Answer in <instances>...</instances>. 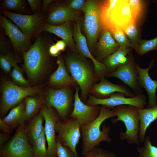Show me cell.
<instances>
[{"mask_svg": "<svg viewBox=\"0 0 157 157\" xmlns=\"http://www.w3.org/2000/svg\"><path fill=\"white\" fill-rule=\"evenodd\" d=\"M99 9L103 26L109 31L119 30L124 32L137 20L128 0L104 1L99 3Z\"/></svg>", "mask_w": 157, "mask_h": 157, "instance_id": "6da1fadb", "label": "cell"}, {"mask_svg": "<svg viewBox=\"0 0 157 157\" xmlns=\"http://www.w3.org/2000/svg\"><path fill=\"white\" fill-rule=\"evenodd\" d=\"M116 116L113 109L101 105L100 113L97 118L90 123L84 126L80 125L82 144L81 154H87L95 147L99 146L102 141L110 142L112 139L108 136L110 128L104 125L102 129L101 126L106 119Z\"/></svg>", "mask_w": 157, "mask_h": 157, "instance_id": "7a4b0ae2", "label": "cell"}, {"mask_svg": "<svg viewBox=\"0 0 157 157\" xmlns=\"http://www.w3.org/2000/svg\"><path fill=\"white\" fill-rule=\"evenodd\" d=\"M48 52L44 41L38 37L29 49L24 52V67L32 81L38 79L45 70L48 62Z\"/></svg>", "mask_w": 157, "mask_h": 157, "instance_id": "3957f363", "label": "cell"}, {"mask_svg": "<svg viewBox=\"0 0 157 157\" xmlns=\"http://www.w3.org/2000/svg\"><path fill=\"white\" fill-rule=\"evenodd\" d=\"M42 89L41 86L24 87L8 80L3 81L1 87L0 117L3 118L10 109L20 104L27 97L40 93Z\"/></svg>", "mask_w": 157, "mask_h": 157, "instance_id": "277c9868", "label": "cell"}, {"mask_svg": "<svg viewBox=\"0 0 157 157\" xmlns=\"http://www.w3.org/2000/svg\"><path fill=\"white\" fill-rule=\"evenodd\" d=\"M113 110L117 118L112 119V122L115 124L119 121H122L126 129L124 132L120 133V139L126 140L129 144H135L139 145L140 142L138 138L140 123L138 108L132 106L122 105L116 107Z\"/></svg>", "mask_w": 157, "mask_h": 157, "instance_id": "5b68a950", "label": "cell"}, {"mask_svg": "<svg viewBox=\"0 0 157 157\" xmlns=\"http://www.w3.org/2000/svg\"><path fill=\"white\" fill-rule=\"evenodd\" d=\"M65 63L68 71L81 88L83 98L85 99L93 80L90 68L81 58L75 55L67 56Z\"/></svg>", "mask_w": 157, "mask_h": 157, "instance_id": "8992f818", "label": "cell"}, {"mask_svg": "<svg viewBox=\"0 0 157 157\" xmlns=\"http://www.w3.org/2000/svg\"><path fill=\"white\" fill-rule=\"evenodd\" d=\"M82 11L84 14L83 26L89 46L92 50L96 45L103 25L99 3L95 0L86 1Z\"/></svg>", "mask_w": 157, "mask_h": 157, "instance_id": "52a82bcc", "label": "cell"}, {"mask_svg": "<svg viewBox=\"0 0 157 157\" xmlns=\"http://www.w3.org/2000/svg\"><path fill=\"white\" fill-rule=\"evenodd\" d=\"M26 127L24 124L17 127L13 136L0 149V157H34Z\"/></svg>", "mask_w": 157, "mask_h": 157, "instance_id": "ba28073f", "label": "cell"}, {"mask_svg": "<svg viewBox=\"0 0 157 157\" xmlns=\"http://www.w3.org/2000/svg\"><path fill=\"white\" fill-rule=\"evenodd\" d=\"M55 128L58 133L56 140L63 145L69 147L75 154L78 155L76 147L81 135L80 125L78 121L73 118L60 120L56 124Z\"/></svg>", "mask_w": 157, "mask_h": 157, "instance_id": "9c48e42d", "label": "cell"}, {"mask_svg": "<svg viewBox=\"0 0 157 157\" xmlns=\"http://www.w3.org/2000/svg\"><path fill=\"white\" fill-rule=\"evenodd\" d=\"M44 104L48 108H54L61 121L68 119L71 114L72 100L69 89H49L44 99Z\"/></svg>", "mask_w": 157, "mask_h": 157, "instance_id": "30bf717a", "label": "cell"}, {"mask_svg": "<svg viewBox=\"0 0 157 157\" xmlns=\"http://www.w3.org/2000/svg\"><path fill=\"white\" fill-rule=\"evenodd\" d=\"M1 13L19 28L28 39L40 31L44 24L42 15L39 13L25 15L3 10Z\"/></svg>", "mask_w": 157, "mask_h": 157, "instance_id": "8fae6325", "label": "cell"}, {"mask_svg": "<svg viewBox=\"0 0 157 157\" xmlns=\"http://www.w3.org/2000/svg\"><path fill=\"white\" fill-rule=\"evenodd\" d=\"M125 96L124 94L120 92L114 93L109 97L103 99L90 96L87 104L103 105L110 108L122 105H130L139 108H143L147 104V99L144 95L139 94L132 97Z\"/></svg>", "mask_w": 157, "mask_h": 157, "instance_id": "7c38bea8", "label": "cell"}, {"mask_svg": "<svg viewBox=\"0 0 157 157\" xmlns=\"http://www.w3.org/2000/svg\"><path fill=\"white\" fill-rule=\"evenodd\" d=\"M40 112L45 121L44 130L47 144V150L49 157H58L55 126L56 123L60 120V118L53 108H48L44 104Z\"/></svg>", "mask_w": 157, "mask_h": 157, "instance_id": "4fadbf2b", "label": "cell"}, {"mask_svg": "<svg viewBox=\"0 0 157 157\" xmlns=\"http://www.w3.org/2000/svg\"><path fill=\"white\" fill-rule=\"evenodd\" d=\"M78 89H76L74 108L69 117L76 119L80 125H87L94 121L99 116L100 108L97 106L85 104L80 99Z\"/></svg>", "mask_w": 157, "mask_h": 157, "instance_id": "5bb4252c", "label": "cell"}, {"mask_svg": "<svg viewBox=\"0 0 157 157\" xmlns=\"http://www.w3.org/2000/svg\"><path fill=\"white\" fill-rule=\"evenodd\" d=\"M73 35L76 50L82 56L88 58L92 61L96 72L101 78L108 72L105 65L95 59L91 54L88 47L87 40L82 33L78 23L75 24L73 29Z\"/></svg>", "mask_w": 157, "mask_h": 157, "instance_id": "9a60e30c", "label": "cell"}, {"mask_svg": "<svg viewBox=\"0 0 157 157\" xmlns=\"http://www.w3.org/2000/svg\"><path fill=\"white\" fill-rule=\"evenodd\" d=\"M0 26L4 29L5 35L11 42L15 49L17 51H26L30 45V40L15 24L0 14Z\"/></svg>", "mask_w": 157, "mask_h": 157, "instance_id": "2e32d148", "label": "cell"}, {"mask_svg": "<svg viewBox=\"0 0 157 157\" xmlns=\"http://www.w3.org/2000/svg\"><path fill=\"white\" fill-rule=\"evenodd\" d=\"M135 65L130 59L119 66L115 71L108 75L109 77L116 78L128 86L132 90H140L137 80V73Z\"/></svg>", "mask_w": 157, "mask_h": 157, "instance_id": "e0dca14e", "label": "cell"}, {"mask_svg": "<svg viewBox=\"0 0 157 157\" xmlns=\"http://www.w3.org/2000/svg\"><path fill=\"white\" fill-rule=\"evenodd\" d=\"M154 61L152 60L149 66L143 68L136 65L137 80L140 87L144 88L147 93L148 102L147 108L154 107L157 105L156 90L157 80H153L149 74V71L153 66Z\"/></svg>", "mask_w": 157, "mask_h": 157, "instance_id": "ac0fdd59", "label": "cell"}, {"mask_svg": "<svg viewBox=\"0 0 157 157\" xmlns=\"http://www.w3.org/2000/svg\"><path fill=\"white\" fill-rule=\"evenodd\" d=\"M120 46L113 37L109 30L103 26L97 44V55L100 59L106 58L116 51Z\"/></svg>", "mask_w": 157, "mask_h": 157, "instance_id": "d6986e66", "label": "cell"}, {"mask_svg": "<svg viewBox=\"0 0 157 157\" xmlns=\"http://www.w3.org/2000/svg\"><path fill=\"white\" fill-rule=\"evenodd\" d=\"M78 18V13L76 10L67 6L60 5L50 12L47 21L50 24L59 25L67 21H76Z\"/></svg>", "mask_w": 157, "mask_h": 157, "instance_id": "ffe728a7", "label": "cell"}, {"mask_svg": "<svg viewBox=\"0 0 157 157\" xmlns=\"http://www.w3.org/2000/svg\"><path fill=\"white\" fill-rule=\"evenodd\" d=\"M93 90L101 97V99L107 98L116 92L122 93L128 97L135 96L131 91L124 86L120 84L113 83L104 77L101 79L99 83L95 85Z\"/></svg>", "mask_w": 157, "mask_h": 157, "instance_id": "44dd1931", "label": "cell"}, {"mask_svg": "<svg viewBox=\"0 0 157 157\" xmlns=\"http://www.w3.org/2000/svg\"><path fill=\"white\" fill-rule=\"evenodd\" d=\"M42 31L54 34L62 38L70 48L73 49H75L76 45L73 37V29L70 22H66L59 25L44 24Z\"/></svg>", "mask_w": 157, "mask_h": 157, "instance_id": "7402d4cb", "label": "cell"}, {"mask_svg": "<svg viewBox=\"0 0 157 157\" xmlns=\"http://www.w3.org/2000/svg\"><path fill=\"white\" fill-rule=\"evenodd\" d=\"M138 113L140 123L138 138L140 142H143L147 129L157 119V105L150 108H138Z\"/></svg>", "mask_w": 157, "mask_h": 157, "instance_id": "603a6c76", "label": "cell"}, {"mask_svg": "<svg viewBox=\"0 0 157 157\" xmlns=\"http://www.w3.org/2000/svg\"><path fill=\"white\" fill-rule=\"evenodd\" d=\"M57 63L58 67L50 77L49 83L53 86L59 87L74 85L76 82L68 74L62 58L59 57Z\"/></svg>", "mask_w": 157, "mask_h": 157, "instance_id": "cb8c5ba5", "label": "cell"}, {"mask_svg": "<svg viewBox=\"0 0 157 157\" xmlns=\"http://www.w3.org/2000/svg\"><path fill=\"white\" fill-rule=\"evenodd\" d=\"M24 100L25 110L21 125L25 124L39 113L44 104V99L41 95L35 97L28 96Z\"/></svg>", "mask_w": 157, "mask_h": 157, "instance_id": "d4e9b609", "label": "cell"}, {"mask_svg": "<svg viewBox=\"0 0 157 157\" xmlns=\"http://www.w3.org/2000/svg\"><path fill=\"white\" fill-rule=\"evenodd\" d=\"M130 47L120 46L116 51L105 58L104 64L108 72H113L125 63L127 59L126 56L130 52Z\"/></svg>", "mask_w": 157, "mask_h": 157, "instance_id": "484cf974", "label": "cell"}, {"mask_svg": "<svg viewBox=\"0 0 157 157\" xmlns=\"http://www.w3.org/2000/svg\"><path fill=\"white\" fill-rule=\"evenodd\" d=\"M44 118L40 112L26 125V132L28 141L32 145L39 138L44 129Z\"/></svg>", "mask_w": 157, "mask_h": 157, "instance_id": "4316f807", "label": "cell"}, {"mask_svg": "<svg viewBox=\"0 0 157 157\" xmlns=\"http://www.w3.org/2000/svg\"><path fill=\"white\" fill-rule=\"evenodd\" d=\"M24 100L11 109L8 114L1 118L3 122L13 129L21 125L25 110Z\"/></svg>", "mask_w": 157, "mask_h": 157, "instance_id": "83f0119b", "label": "cell"}, {"mask_svg": "<svg viewBox=\"0 0 157 157\" xmlns=\"http://www.w3.org/2000/svg\"><path fill=\"white\" fill-rule=\"evenodd\" d=\"M46 142L44 129L40 136L31 145L34 157H49L46 146Z\"/></svg>", "mask_w": 157, "mask_h": 157, "instance_id": "f1b7e54d", "label": "cell"}, {"mask_svg": "<svg viewBox=\"0 0 157 157\" xmlns=\"http://www.w3.org/2000/svg\"><path fill=\"white\" fill-rule=\"evenodd\" d=\"M143 144L137 148L138 157H157V147L152 144L150 138L145 137Z\"/></svg>", "mask_w": 157, "mask_h": 157, "instance_id": "f546056e", "label": "cell"}, {"mask_svg": "<svg viewBox=\"0 0 157 157\" xmlns=\"http://www.w3.org/2000/svg\"><path fill=\"white\" fill-rule=\"evenodd\" d=\"M19 62L18 58L10 53L1 54L0 55V67L6 73L10 72L12 68L14 67L17 65Z\"/></svg>", "mask_w": 157, "mask_h": 157, "instance_id": "4dcf8cb0", "label": "cell"}, {"mask_svg": "<svg viewBox=\"0 0 157 157\" xmlns=\"http://www.w3.org/2000/svg\"><path fill=\"white\" fill-rule=\"evenodd\" d=\"M137 53L143 55L150 51L157 50V37L150 40H140L135 49Z\"/></svg>", "mask_w": 157, "mask_h": 157, "instance_id": "1f68e13d", "label": "cell"}, {"mask_svg": "<svg viewBox=\"0 0 157 157\" xmlns=\"http://www.w3.org/2000/svg\"><path fill=\"white\" fill-rule=\"evenodd\" d=\"M10 76L13 83L15 84L24 87H31L29 81L24 77L22 69L17 64L13 67Z\"/></svg>", "mask_w": 157, "mask_h": 157, "instance_id": "d6a6232c", "label": "cell"}, {"mask_svg": "<svg viewBox=\"0 0 157 157\" xmlns=\"http://www.w3.org/2000/svg\"><path fill=\"white\" fill-rule=\"evenodd\" d=\"M124 33L128 37L132 46V48L136 49L138 46L139 40L136 23L129 25L125 30Z\"/></svg>", "mask_w": 157, "mask_h": 157, "instance_id": "836d02e7", "label": "cell"}, {"mask_svg": "<svg viewBox=\"0 0 157 157\" xmlns=\"http://www.w3.org/2000/svg\"><path fill=\"white\" fill-rule=\"evenodd\" d=\"M2 6L6 10L18 12L22 11L26 8L25 1L23 0H5Z\"/></svg>", "mask_w": 157, "mask_h": 157, "instance_id": "e575fe53", "label": "cell"}, {"mask_svg": "<svg viewBox=\"0 0 157 157\" xmlns=\"http://www.w3.org/2000/svg\"><path fill=\"white\" fill-rule=\"evenodd\" d=\"M113 37L120 46H125L132 48L129 39L123 31L119 30L109 31Z\"/></svg>", "mask_w": 157, "mask_h": 157, "instance_id": "d590c367", "label": "cell"}, {"mask_svg": "<svg viewBox=\"0 0 157 157\" xmlns=\"http://www.w3.org/2000/svg\"><path fill=\"white\" fill-rule=\"evenodd\" d=\"M82 157H117L113 152L99 147H95Z\"/></svg>", "mask_w": 157, "mask_h": 157, "instance_id": "8d00e7d4", "label": "cell"}, {"mask_svg": "<svg viewBox=\"0 0 157 157\" xmlns=\"http://www.w3.org/2000/svg\"><path fill=\"white\" fill-rule=\"evenodd\" d=\"M56 141L58 157H80L69 147L63 146L58 140Z\"/></svg>", "mask_w": 157, "mask_h": 157, "instance_id": "74e56055", "label": "cell"}, {"mask_svg": "<svg viewBox=\"0 0 157 157\" xmlns=\"http://www.w3.org/2000/svg\"><path fill=\"white\" fill-rule=\"evenodd\" d=\"M128 1L137 20L141 15L143 10V1L139 0H128Z\"/></svg>", "mask_w": 157, "mask_h": 157, "instance_id": "f35d334b", "label": "cell"}, {"mask_svg": "<svg viewBox=\"0 0 157 157\" xmlns=\"http://www.w3.org/2000/svg\"><path fill=\"white\" fill-rule=\"evenodd\" d=\"M86 1L84 0H73L70 1L67 6L75 10H81L85 6Z\"/></svg>", "mask_w": 157, "mask_h": 157, "instance_id": "ab89813d", "label": "cell"}, {"mask_svg": "<svg viewBox=\"0 0 157 157\" xmlns=\"http://www.w3.org/2000/svg\"><path fill=\"white\" fill-rule=\"evenodd\" d=\"M10 138V134L2 132L0 133V149L2 148L4 146Z\"/></svg>", "mask_w": 157, "mask_h": 157, "instance_id": "60d3db41", "label": "cell"}, {"mask_svg": "<svg viewBox=\"0 0 157 157\" xmlns=\"http://www.w3.org/2000/svg\"><path fill=\"white\" fill-rule=\"evenodd\" d=\"M27 1L31 11L34 13L36 12L39 8L40 1L38 0H27Z\"/></svg>", "mask_w": 157, "mask_h": 157, "instance_id": "b9f144b4", "label": "cell"}, {"mask_svg": "<svg viewBox=\"0 0 157 157\" xmlns=\"http://www.w3.org/2000/svg\"><path fill=\"white\" fill-rule=\"evenodd\" d=\"M13 129L6 124L0 117V130L1 132L10 134Z\"/></svg>", "mask_w": 157, "mask_h": 157, "instance_id": "7bdbcfd3", "label": "cell"}, {"mask_svg": "<svg viewBox=\"0 0 157 157\" xmlns=\"http://www.w3.org/2000/svg\"><path fill=\"white\" fill-rule=\"evenodd\" d=\"M0 50L3 54L8 53V48L6 43L1 36H0Z\"/></svg>", "mask_w": 157, "mask_h": 157, "instance_id": "ee69618b", "label": "cell"}, {"mask_svg": "<svg viewBox=\"0 0 157 157\" xmlns=\"http://www.w3.org/2000/svg\"><path fill=\"white\" fill-rule=\"evenodd\" d=\"M48 51L50 55L54 57L58 56L60 52L57 49L55 44H53L50 46Z\"/></svg>", "mask_w": 157, "mask_h": 157, "instance_id": "f6af8a7d", "label": "cell"}, {"mask_svg": "<svg viewBox=\"0 0 157 157\" xmlns=\"http://www.w3.org/2000/svg\"><path fill=\"white\" fill-rule=\"evenodd\" d=\"M55 44L60 51H64L67 45L66 42L62 40L57 41Z\"/></svg>", "mask_w": 157, "mask_h": 157, "instance_id": "bcb514c9", "label": "cell"}, {"mask_svg": "<svg viewBox=\"0 0 157 157\" xmlns=\"http://www.w3.org/2000/svg\"><path fill=\"white\" fill-rule=\"evenodd\" d=\"M51 0H44L43 1L42 9L43 11H45L49 4L52 1Z\"/></svg>", "mask_w": 157, "mask_h": 157, "instance_id": "7dc6e473", "label": "cell"}]
</instances>
